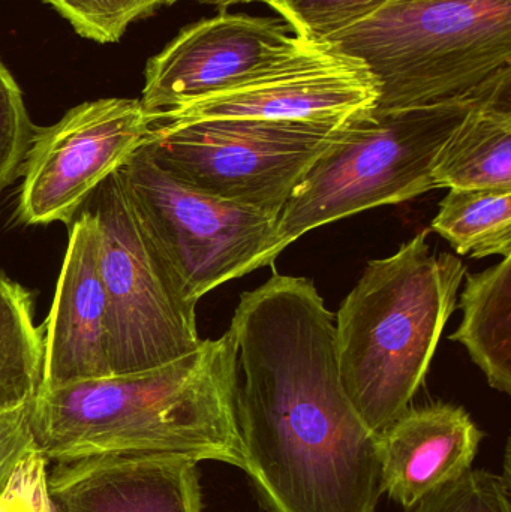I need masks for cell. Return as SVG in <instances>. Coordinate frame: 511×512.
Here are the masks:
<instances>
[{
  "label": "cell",
  "instance_id": "obj_1",
  "mask_svg": "<svg viewBox=\"0 0 511 512\" xmlns=\"http://www.w3.org/2000/svg\"><path fill=\"white\" fill-rule=\"evenodd\" d=\"M243 471L269 512H377L378 433L347 396L335 315L314 280L273 273L243 292L230 325Z\"/></svg>",
  "mask_w": 511,
  "mask_h": 512
},
{
  "label": "cell",
  "instance_id": "obj_2",
  "mask_svg": "<svg viewBox=\"0 0 511 512\" xmlns=\"http://www.w3.org/2000/svg\"><path fill=\"white\" fill-rule=\"evenodd\" d=\"M239 375L230 328L156 369L41 391L30 403L33 445L56 463L158 456L243 469Z\"/></svg>",
  "mask_w": 511,
  "mask_h": 512
},
{
  "label": "cell",
  "instance_id": "obj_3",
  "mask_svg": "<svg viewBox=\"0 0 511 512\" xmlns=\"http://www.w3.org/2000/svg\"><path fill=\"white\" fill-rule=\"evenodd\" d=\"M428 236L369 261L335 315L342 384L375 433L410 408L467 274L458 256L435 254Z\"/></svg>",
  "mask_w": 511,
  "mask_h": 512
},
{
  "label": "cell",
  "instance_id": "obj_4",
  "mask_svg": "<svg viewBox=\"0 0 511 512\" xmlns=\"http://www.w3.org/2000/svg\"><path fill=\"white\" fill-rule=\"evenodd\" d=\"M377 83V111L511 95V0H389L324 41Z\"/></svg>",
  "mask_w": 511,
  "mask_h": 512
},
{
  "label": "cell",
  "instance_id": "obj_5",
  "mask_svg": "<svg viewBox=\"0 0 511 512\" xmlns=\"http://www.w3.org/2000/svg\"><path fill=\"white\" fill-rule=\"evenodd\" d=\"M494 98L396 111L371 108L351 117L282 209L276 255L315 228L435 189L432 167L438 153L477 104Z\"/></svg>",
  "mask_w": 511,
  "mask_h": 512
},
{
  "label": "cell",
  "instance_id": "obj_6",
  "mask_svg": "<svg viewBox=\"0 0 511 512\" xmlns=\"http://www.w3.org/2000/svg\"><path fill=\"white\" fill-rule=\"evenodd\" d=\"M345 122L156 119L140 149L204 194L279 218Z\"/></svg>",
  "mask_w": 511,
  "mask_h": 512
},
{
  "label": "cell",
  "instance_id": "obj_7",
  "mask_svg": "<svg viewBox=\"0 0 511 512\" xmlns=\"http://www.w3.org/2000/svg\"><path fill=\"white\" fill-rule=\"evenodd\" d=\"M98 230V264L107 301L111 376L156 369L191 354L197 304L180 289L141 225L119 173L84 203Z\"/></svg>",
  "mask_w": 511,
  "mask_h": 512
},
{
  "label": "cell",
  "instance_id": "obj_8",
  "mask_svg": "<svg viewBox=\"0 0 511 512\" xmlns=\"http://www.w3.org/2000/svg\"><path fill=\"white\" fill-rule=\"evenodd\" d=\"M117 173L147 236L192 303L219 285L275 265V216L174 179L140 147Z\"/></svg>",
  "mask_w": 511,
  "mask_h": 512
},
{
  "label": "cell",
  "instance_id": "obj_9",
  "mask_svg": "<svg viewBox=\"0 0 511 512\" xmlns=\"http://www.w3.org/2000/svg\"><path fill=\"white\" fill-rule=\"evenodd\" d=\"M152 125L140 99L84 102L38 128L23 164L18 218L71 224L87 198L132 158Z\"/></svg>",
  "mask_w": 511,
  "mask_h": 512
},
{
  "label": "cell",
  "instance_id": "obj_10",
  "mask_svg": "<svg viewBox=\"0 0 511 512\" xmlns=\"http://www.w3.org/2000/svg\"><path fill=\"white\" fill-rule=\"evenodd\" d=\"M317 41L284 20L219 12L180 30L147 62L141 104L150 117L263 77Z\"/></svg>",
  "mask_w": 511,
  "mask_h": 512
},
{
  "label": "cell",
  "instance_id": "obj_11",
  "mask_svg": "<svg viewBox=\"0 0 511 512\" xmlns=\"http://www.w3.org/2000/svg\"><path fill=\"white\" fill-rule=\"evenodd\" d=\"M377 83L366 66L314 42L281 68L183 105L156 119L344 122L371 110Z\"/></svg>",
  "mask_w": 511,
  "mask_h": 512
},
{
  "label": "cell",
  "instance_id": "obj_12",
  "mask_svg": "<svg viewBox=\"0 0 511 512\" xmlns=\"http://www.w3.org/2000/svg\"><path fill=\"white\" fill-rule=\"evenodd\" d=\"M69 225L65 261L53 306L42 327L41 391L111 376L107 301L99 273L95 218L81 207Z\"/></svg>",
  "mask_w": 511,
  "mask_h": 512
},
{
  "label": "cell",
  "instance_id": "obj_13",
  "mask_svg": "<svg viewBox=\"0 0 511 512\" xmlns=\"http://www.w3.org/2000/svg\"><path fill=\"white\" fill-rule=\"evenodd\" d=\"M47 490L53 512H203L197 463L179 457L57 463Z\"/></svg>",
  "mask_w": 511,
  "mask_h": 512
},
{
  "label": "cell",
  "instance_id": "obj_14",
  "mask_svg": "<svg viewBox=\"0 0 511 512\" xmlns=\"http://www.w3.org/2000/svg\"><path fill=\"white\" fill-rule=\"evenodd\" d=\"M485 433L462 406L408 408L378 433L383 492L410 510L438 487L470 471Z\"/></svg>",
  "mask_w": 511,
  "mask_h": 512
},
{
  "label": "cell",
  "instance_id": "obj_15",
  "mask_svg": "<svg viewBox=\"0 0 511 512\" xmlns=\"http://www.w3.org/2000/svg\"><path fill=\"white\" fill-rule=\"evenodd\" d=\"M438 188H511V96L476 105L432 167Z\"/></svg>",
  "mask_w": 511,
  "mask_h": 512
},
{
  "label": "cell",
  "instance_id": "obj_16",
  "mask_svg": "<svg viewBox=\"0 0 511 512\" xmlns=\"http://www.w3.org/2000/svg\"><path fill=\"white\" fill-rule=\"evenodd\" d=\"M464 279V315L449 339L465 346L494 390L511 394V256Z\"/></svg>",
  "mask_w": 511,
  "mask_h": 512
},
{
  "label": "cell",
  "instance_id": "obj_17",
  "mask_svg": "<svg viewBox=\"0 0 511 512\" xmlns=\"http://www.w3.org/2000/svg\"><path fill=\"white\" fill-rule=\"evenodd\" d=\"M42 373L44 333L33 322L32 297L0 270V411L32 403Z\"/></svg>",
  "mask_w": 511,
  "mask_h": 512
},
{
  "label": "cell",
  "instance_id": "obj_18",
  "mask_svg": "<svg viewBox=\"0 0 511 512\" xmlns=\"http://www.w3.org/2000/svg\"><path fill=\"white\" fill-rule=\"evenodd\" d=\"M431 228L459 255L511 256V188L449 189Z\"/></svg>",
  "mask_w": 511,
  "mask_h": 512
},
{
  "label": "cell",
  "instance_id": "obj_19",
  "mask_svg": "<svg viewBox=\"0 0 511 512\" xmlns=\"http://www.w3.org/2000/svg\"><path fill=\"white\" fill-rule=\"evenodd\" d=\"M176 0H56L53 8L83 38L113 44L125 35L129 24L149 17L156 9Z\"/></svg>",
  "mask_w": 511,
  "mask_h": 512
},
{
  "label": "cell",
  "instance_id": "obj_20",
  "mask_svg": "<svg viewBox=\"0 0 511 512\" xmlns=\"http://www.w3.org/2000/svg\"><path fill=\"white\" fill-rule=\"evenodd\" d=\"M389 0H266L296 35L324 42L359 23Z\"/></svg>",
  "mask_w": 511,
  "mask_h": 512
},
{
  "label": "cell",
  "instance_id": "obj_21",
  "mask_svg": "<svg viewBox=\"0 0 511 512\" xmlns=\"http://www.w3.org/2000/svg\"><path fill=\"white\" fill-rule=\"evenodd\" d=\"M510 490L503 475L471 468L407 512H511Z\"/></svg>",
  "mask_w": 511,
  "mask_h": 512
},
{
  "label": "cell",
  "instance_id": "obj_22",
  "mask_svg": "<svg viewBox=\"0 0 511 512\" xmlns=\"http://www.w3.org/2000/svg\"><path fill=\"white\" fill-rule=\"evenodd\" d=\"M36 129L20 86L0 60V192L23 170Z\"/></svg>",
  "mask_w": 511,
  "mask_h": 512
},
{
  "label": "cell",
  "instance_id": "obj_23",
  "mask_svg": "<svg viewBox=\"0 0 511 512\" xmlns=\"http://www.w3.org/2000/svg\"><path fill=\"white\" fill-rule=\"evenodd\" d=\"M47 477L48 460L32 448L0 499V512H53Z\"/></svg>",
  "mask_w": 511,
  "mask_h": 512
},
{
  "label": "cell",
  "instance_id": "obj_24",
  "mask_svg": "<svg viewBox=\"0 0 511 512\" xmlns=\"http://www.w3.org/2000/svg\"><path fill=\"white\" fill-rule=\"evenodd\" d=\"M33 445L30 403L0 411V499Z\"/></svg>",
  "mask_w": 511,
  "mask_h": 512
},
{
  "label": "cell",
  "instance_id": "obj_25",
  "mask_svg": "<svg viewBox=\"0 0 511 512\" xmlns=\"http://www.w3.org/2000/svg\"><path fill=\"white\" fill-rule=\"evenodd\" d=\"M177 2V0H176ZM198 2L212 3V5L219 6V8H228L237 3H251V2H266V0H198Z\"/></svg>",
  "mask_w": 511,
  "mask_h": 512
},
{
  "label": "cell",
  "instance_id": "obj_26",
  "mask_svg": "<svg viewBox=\"0 0 511 512\" xmlns=\"http://www.w3.org/2000/svg\"><path fill=\"white\" fill-rule=\"evenodd\" d=\"M42 2L48 3V5L53 6L54 2H56V0H42Z\"/></svg>",
  "mask_w": 511,
  "mask_h": 512
}]
</instances>
